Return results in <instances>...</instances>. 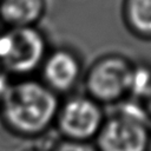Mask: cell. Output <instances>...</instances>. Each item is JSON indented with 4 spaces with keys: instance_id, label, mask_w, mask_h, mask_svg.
Listing matches in <instances>:
<instances>
[{
    "instance_id": "obj_1",
    "label": "cell",
    "mask_w": 151,
    "mask_h": 151,
    "mask_svg": "<svg viewBox=\"0 0 151 151\" xmlns=\"http://www.w3.org/2000/svg\"><path fill=\"white\" fill-rule=\"evenodd\" d=\"M60 100L40 78H13L0 98V124L15 138L42 139L54 130Z\"/></svg>"
},
{
    "instance_id": "obj_2",
    "label": "cell",
    "mask_w": 151,
    "mask_h": 151,
    "mask_svg": "<svg viewBox=\"0 0 151 151\" xmlns=\"http://www.w3.org/2000/svg\"><path fill=\"white\" fill-rule=\"evenodd\" d=\"M94 143L99 151H146L150 119L142 100L127 97L112 106Z\"/></svg>"
},
{
    "instance_id": "obj_3",
    "label": "cell",
    "mask_w": 151,
    "mask_h": 151,
    "mask_svg": "<svg viewBox=\"0 0 151 151\" xmlns=\"http://www.w3.org/2000/svg\"><path fill=\"white\" fill-rule=\"evenodd\" d=\"M48 41L38 26L0 31V66L12 78L32 77L48 53Z\"/></svg>"
},
{
    "instance_id": "obj_4",
    "label": "cell",
    "mask_w": 151,
    "mask_h": 151,
    "mask_svg": "<svg viewBox=\"0 0 151 151\" xmlns=\"http://www.w3.org/2000/svg\"><path fill=\"white\" fill-rule=\"evenodd\" d=\"M133 63L118 53H109L96 59L84 73L85 93L103 106H113L129 97V85Z\"/></svg>"
},
{
    "instance_id": "obj_5",
    "label": "cell",
    "mask_w": 151,
    "mask_h": 151,
    "mask_svg": "<svg viewBox=\"0 0 151 151\" xmlns=\"http://www.w3.org/2000/svg\"><path fill=\"white\" fill-rule=\"evenodd\" d=\"M106 114L104 106L92 97L73 92L61 97L54 131L61 138L94 142Z\"/></svg>"
},
{
    "instance_id": "obj_6",
    "label": "cell",
    "mask_w": 151,
    "mask_h": 151,
    "mask_svg": "<svg viewBox=\"0 0 151 151\" xmlns=\"http://www.w3.org/2000/svg\"><path fill=\"white\" fill-rule=\"evenodd\" d=\"M40 79L60 97L73 93L83 81L80 55L70 47L50 48L40 68Z\"/></svg>"
},
{
    "instance_id": "obj_7",
    "label": "cell",
    "mask_w": 151,
    "mask_h": 151,
    "mask_svg": "<svg viewBox=\"0 0 151 151\" xmlns=\"http://www.w3.org/2000/svg\"><path fill=\"white\" fill-rule=\"evenodd\" d=\"M46 13V0H0V21L6 27L38 26Z\"/></svg>"
},
{
    "instance_id": "obj_8",
    "label": "cell",
    "mask_w": 151,
    "mask_h": 151,
    "mask_svg": "<svg viewBox=\"0 0 151 151\" xmlns=\"http://www.w3.org/2000/svg\"><path fill=\"white\" fill-rule=\"evenodd\" d=\"M122 17L134 37L151 39V0H123Z\"/></svg>"
},
{
    "instance_id": "obj_9",
    "label": "cell",
    "mask_w": 151,
    "mask_h": 151,
    "mask_svg": "<svg viewBox=\"0 0 151 151\" xmlns=\"http://www.w3.org/2000/svg\"><path fill=\"white\" fill-rule=\"evenodd\" d=\"M151 90V66L144 63H133L130 85L129 97L143 100Z\"/></svg>"
},
{
    "instance_id": "obj_10",
    "label": "cell",
    "mask_w": 151,
    "mask_h": 151,
    "mask_svg": "<svg viewBox=\"0 0 151 151\" xmlns=\"http://www.w3.org/2000/svg\"><path fill=\"white\" fill-rule=\"evenodd\" d=\"M50 151H99L94 142L74 140L58 136L50 147Z\"/></svg>"
},
{
    "instance_id": "obj_11",
    "label": "cell",
    "mask_w": 151,
    "mask_h": 151,
    "mask_svg": "<svg viewBox=\"0 0 151 151\" xmlns=\"http://www.w3.org/2000/svg\"><path fill=\"white\" fill-rule=\"evenodd\" d=\"M142 103H143V105L145 107V111H146V114H147V117H149V119L151 122V90L145 96V98L142 100Z\"/></svg>"
},
{
    "instance_id": "obj_12",
    "label": "cell",
    "mask_w": 151,
    "mask_h": 151,
    "mask_svg": "<svg viewBox=\"0 0 151 151\" xmlns=\"http://www.w3.org/2000/svg\"><path fill=\"white\" fill-rule=\"evenodd\" d=\"M24 151H50V149L44 145H35V146H31Z\"/></svg>"
},
{
    "instance_id": "obj_13",
    "label": "cell",
    "mask_w": 151,
    "mask_h": 151,
    "mask_svg": "<svg viewBox=\"0 0 151 151\" xmlns=\"http://www.w3.org/2000/svg\"><path fill=\"white\" fill-rule=\"evenodd\" d=\"M146 151H151V136H150V140H149V145H147V150Z\"/></svg>"
}]
</instances>
